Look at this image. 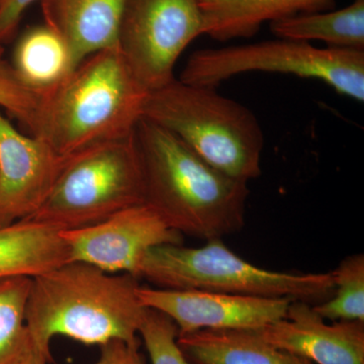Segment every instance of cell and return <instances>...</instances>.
Returning <instances> with one entry per match:
<instances>
[{
    "mask_svg": "<svg viewBox=\"0 0 364 364\" xmlns=\"http://www.w3.org/2000/svg\"><path fill=\"white\" fill-rule=\"evenodd\" d=\"M134 138L144 181V203L182 236L210 241L245 225L248 182L222 173L166 129L142 117Z\"/></svg>",
    "mask_w": 364,
    "mask_h": 364,
    "instance_id": "1",
    "label": "cell"
},
{
    "mask_svg": "<svg viewBox=\"0 0 364 364\" xmlns=\"http://www.w3.org/2000/svg\"><path fill=\"white\" fill-rule=\"evenodd\" d=\"M138 277L68 261L33 277L26 323L31 342L51 358L52 339L65 336L86 345L112 340L139 343L145 308Z\"/></svg>",
    "mask_w": 364,
    "mask_h": 364,
    "instance_id": "2",
    "label": "cell"
},
{
    "mask_svg": "<svg viewBox=\"0 0 364 364\" xmlns=\"http://www.w3.org/2000/svg\"><path fill=\"white\" fill-rule=\"evenodd\" d=\"M148 93L117 47L102 50L44 93L30 134L63 157L97 144L128 138L143 117Z\"/></svg>",
    "mask_w": 364,
    "mask_h": 364,
    "instance_id": "3",
    "label": "cell"
},
{
    "mask_svg": "<svg viewBox=\"0 0 364 364\" xmlns=\"http://www.w3.org/2000/svg\"><path fill=\"white\" fill-rule=\"evenodd\" d=\"M143 117L166 129L222 173L249 182L261 176L264 134L247 107L210 86L174 79L146 97Z\"/></svg>",
    "mask_w": 364,
    "mask_h": 364,
    "instance_id": "4",
    "label": "cell"
},
{
    "mask_svg": "<svg viewBox=\"0 0 364 364\" xmlns=\"http://www.w3.org/2000/svg\"><path fill=\"white\" fill-rule=\"evenodd\" d=\"M136 277L159 289L287 299L312 305L332 298L335 291L331 272L296 274L265 269L235 254L221 239L198 248L168 244L150 249Z\"/></svg>",
    "mask_w": 364,
    "mask_h": 364,
    "instance_id": "5",
    "label": "cell"
},
{
    "mask_svg": "<svg viewBox=\"0 0 364 364\" xmlns=\"http://www.w3.org/2000/svg\"><path fill=\"white\" fill-rule=\"evenodd\" d=\"M140 203H144L143 171L133 134L66 156L45 202L25 220L71 231Z\"/></svg>",
    "mask_w": 364,
    "mask_h": 364,
    "instance_id": "6",
    "label": "cell"
},
{
    "mask_svg": "<svg viewBox=\"0 0 364 364\" xmlns=\"http://www.w3.org/2000/svg\"><path fill=\"white\" fill-rule=\"evenodd\" d=\"M249 72L317 79L339 95L364 102V51L317 48L311 43L280 38L198 50L189 56L179 80L217 88L223 81Z\"/></svg>",
    "mask_w": 364,
    "mask_h": 364,
    "instance_id": "7",
    "label": "cell"
},
{
    "mask_svg": "<svg viewBox=\"0 0 364 364\" xmlns=\"http://www.w3.org/2000/svg\"><path fill=\"white\" fill-rule=\"evenodd\" d=\"M203 35L198 0H126L117 49L148 92L176 79L177 60Z\"/></svg>",
    "mask_w": 364,
    "mask_h": 364,
    "instance_id": "8",
    "label": "cell"
},
{
    "mask_svg": "<svg viewBox=\"0 0 364 364\" xmlns=\"http://www.w3.org/2000/svg\"><path fill=\"white\" fill-rule=\"evenodd\" d=\"M61 234L68 247L69 261L136 277L150 249L183 242V236L146 203L124 208L92 226Z\"/></svg>",
    "mask_w": 364,
    "mask_h": 364,
    "instance_id": "9",
    "label": "cell"
},
{
    "mask_svg": "<svg viewBox=\"0 0 364 364\" xmlns=\"http://www.w3.org/2000/svg\"><path fill=\"white\" fill-rule=\"evenodd\" d=\"M145 308L173 321L178 335L200 330L257 331L286 317L291 299L140 287Z\"/></svg>",
    "mask_w": 364,
    "mask_h": 364,
    "instance_id": "10",
    "label": "cell"
},
{
    "mask_svg": "<svg viewBox=\"0 0 364 364\" xmlns=\"http://www.w3.org/2000/svg\"><path fill=\"white\" fill-rule=\"evenodd\" d=\"M65 158L43 139L21 134L0 112V228L39 210Z\"/></svg>",
    "mask_w": 364,
    "mask_h": 364,
    "instance_id": "11",
    "label": "cell"
},
{
    "mask_svg": "<svg viewBox=\"0 0 364 364\" xmlns=\"http://www.w3.org/2000/svg\"><path fill=\"white\" fill-rule=\"evenodd\" d=\"M268 344L316 364H364V322L327 324L312 304L291 301L286 317L255 331Z\"/></svg>",
    "mask_w": 364,
    "mask_h": 364,
    "instance_id": "12",
    "label": "cell"
},
{
    "mask_svg": "<svg viewBox=\"0 0 364 364\" xmlns=\"http://www.w3.org/2000/svg\"><path fill=\"white\" fill-rule=\"evenodd\" d=\"M126 0H41L46 26L58 33L74 66L95 53L117 47Z\"/></svg>",
    "mask_w": 364,
    "mask_h": 364,
    "instance_id": "13",
    "label": "cell"
},
{
    "mask_svg": "<svg viewBox=\"0 0 364 364\" xmlns=\"http://www.w3.org/2000/svg\"><path fill=\"white\" fill-rule=\"evenodd\" d=\"M203 35L219 42L253 37L265 23L333 9L335 0H198Z\"/></svg>",
    "mask_w": 364,
    "mask_h": 364,
    "instance_id": "14",
    "label": "cell"
},
{
    "mask_svg": "<svg viewBox=\"0 0 364 364\" xmlns=\"http://www.w3.org/2000/svg\"><path fill=\"white\" fill-rule=\"evenodd\" d=\"M177 344L191 364H313L249 330H200L178 335Z\"/></svg>",
    "mask_w": 364,
    "mask_h": 364,
    "instance_id": "15",
    "label": "cell"
},
{
    "mask_svg": "<svg viewBox=\"0 0 364 364\" xmlns=\"http://www.w3.org/2000/svg\"><path fill=\"white\" fill-rule=\"evenodd\" d=\"M68 261L59 230L31 220L0 228V279L35 277Z\"/></svg>",
    "mask_w": 364,
    "mask_h": 364,
    "instance_id": "16",
    "label": "cell"
},
{
    "mask_svg": "<svg viewBox=\"0 0 364 364\" xmlns=\"http://www.w3.org/2000/svg\"><path fill=\"white\" fill-rule=\"evenodd\" d=\"M275 38L311 43L320 41L328 47L364 51V0H354L337 11H313L272 21Z\"/></svg>",
    "mask_w": 364,
    "mask_h": 364,
    "instance_id": "17",
    "label": "cell"
},
{
    "mask_svg": "<svg viewBox=\"0 0 364 364\" xmlns=\"http://www.w3.org/2000/svg\"><path fill=\"white\" fill-rule=\"evenodd\" d=\"M11 65L21 80L40 95L53 90L75 69L64 41L46 25L21 38Z\"/></svg>",
    "mask_w": 364,
    "mask_h": 364,
    "instance_id": "18",
    "label": "cell"
},
{
    "mask_svg": "<svg viewBox=\"0 0 364 364\" xmlns=\"http://www.w3.org/2000/svg\"><path fill=\"white\" fill-rule=\"evenodd\" d=\"M33 277L0 279V364H21L32 349L26 314Z\"/></svg>",
    "mask_w": 364,
    "mask_h": 364,
    "instance_id": "19",
    "label": "cell"
},
{
    "mask_svg": "<svg viewBox=\"0 0 364 364\" xmlns=\"http://www.w3.org/2000/svg\"><path fill=\"white\" fill-rule=\"evenodd\" d=\"M335 291L332 298L314 305L325 320L364 322V255L354 254L344 258L331 272Z\"/></svg>",
    "mask_w": 364,
    "mask_h": 364,
    "instance_id": "20",
    "label": "cell"
},
{
    "mask_svg": "<svg viewBox=\"0 0 364 364\" xmlns=\"http://www.w3.org/2000/svg\"><path fill=\"white\" fill-rule=\"evenodd\" d=\"M139 334L151 364H191L177 344L176 325L164 314L147 308Z\"/></svg>",
    "mask_w": 364,
    "mask_h": 364,
    "instance_id": "21",
    "label": "cell"
},
{
    "mask_svg": "<svg viewBox=\"0 0 364 364\" xmlns=\"http://www.w3.org/2000/svg\"><path fill=\"white\" fill-rule=\"evenodd\" d=\"M43 95L28 87L18 77L13 65L2 58L0 48V107L32 132Z\"/></svg>",
    "mask_w": 364,
    "mask_h": 364,
    "instance_id": "22",
    "label": "cell"
},
{
    "mask_svg": "<svg viewBox=\"0 0 364 364\" xmlns=\"http://www.w3.org/2000/svg\"><path fill=\"white\" fill-rule=\"evenodd\" d=\"M93 364H146L139 351V343L112 340L100 345V355Z\"/></svg>",
    "mask_w": 364,
    "mask_h": 364,
    "instance_id": "23",
    "label": "cell"
},
{
    "mask_svg": "<svg viewBox=\"0 0 364 364\" xmlns=\"http://www.w3.org/2000/svg\"><path fill=\"white\" fill-rule=\"evenodd\" d=\"M37 0H0V45L11 39L23 14Z\"/></svg>",
    "mask_w": 364,
    "mask_h": 364,
    "instance_id": "24",
    "label": "cell"
},
{
    "mask_svg": "<svg viewBox=\"0 0 364 364\" xmlns=\"http://www.w3.org/2000/svg\"><path fill=\"white\" fill-rule=\"evenodd\" d=\"M51 360V358L46 355L39 349L36 348L32 345V349H31L30 353L28 354L25 360L21 364H48Z\"/></svg>",
    "mask_w": 364,
    "mask_h": 364,
    "instance_id": "25",
    "label": "cell"
}]
</instances>
